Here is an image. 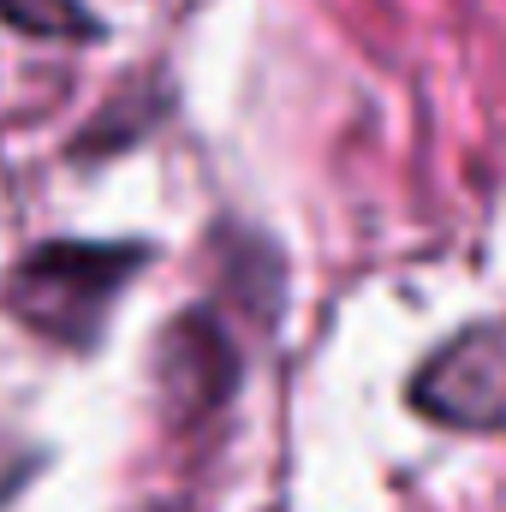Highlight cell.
<instances>
[{
  "label": "cell",
  "instance_id": "1",
  "mask_svg": "<svg viewBox=\"0 0 506 512\" xmlns=\"http://www.w3.org/2000/svg\"><path fill=\"white\" fill-rule=\"evenodd\" d=\"M149 245H114V239H48L36 251L18 256V268L6 274V310L66 346V352H90L108 334V316L120 304L131 280L143 274Z\"/></svg>",
  "mask_w": 506,
  "mask_h": 512
},
{
  "label": "cell",
  "instance_id": "2",
  "mask_svg": "<svg viewBox=\"0 0 506 512\" xmlns=\"http://www.w3.org/2000/svg\"><path fill=\"white\" fill-rule=\"evenodd\" d=\"M411 405L441 429H501L506 423V334L465 328L411 376Z\"/></svg>",
  "mask_w": 506,
  "mask_h": 512
},
{
  "label": "cell",
  "instance_id": "4",
  "mask_svg": "<svg viewBox=\"0 0 506 512\" xmlns=\"http://www.w3.org/2000/svg\"><path fill=\"white\" fill-rule=\"evenodd\" d=\"M0 24L42 42H96L102 18L84 0H0Z\"/></svg>",
  "mask_w": 506,
  "mask_h": 512
},
{
  "label": "cell",
  "instance_id": "5",
  "mask_svg": "<svg viewBox=\"0 0 506 512\" xmlns=\"http://www.w3.org/2000/svg\"><path fill=\"white\" fill-rule=\"evenodd\" d=\"M143 512H185V507H167V501H155V507H143Z\"/></svg>",
  "mask_w": 506,
  "mask_h": 512
},
{
  "label": "cell",
  "instance_id": "3",
  "mask_svg": "<svg viewBox=\"0 0 506 512\" xmlns=\"http://www.w3.org/2000/svg\"><path fill=\"white\" fill-rule=\"evenodd\" d=\"M239 376H245L239 346L227 340V328L215 322V310H185L161 334L155 382H161V405H167L173 423H197V417L221 411L233 399Z\"/></svg>",
  "mask_w": 506,
  "mask_h": 512
}]
</instances>
